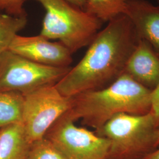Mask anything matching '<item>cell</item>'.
<instances>
[{
	"instance_id": "obj_1",
	"label": "cell",
	"mask_w": 159,
	"mask_h": 159,
	"mask_svg": "<svg viewBox=\"0 0 159 159\" xmlns=\"http://www.w3.org/2000/svg\"><path fill=\"white\" fill-rule=\"evenodd\" d=\"M140 40L127 16L116 17L97 34L84 56L56 87L63 96L72 97L108 86L124 73L127 60Z\"/></svg>"
},
{
	"instance_id": "obj_2",
	"label": "cell",
	"mask_w": 159,
	"mask_h": 159,
	"mask_svg": "<svg viewBox=\"0 0 159 159\" xmlns=\"http://www.w3.org/2000/svg\"><path fill=\"white\" fill-rule=\"evenodd\" d=\"M152 90L123 73L111 84L72 97L68 113L75 121L99 130L120 113L143 114L152 110Z\"/></svg>"
},
{
	"instance_id": "obj_3",
	"label": "cell",
	"mask_w": 159,
	"mask_h": 159,
	"mask_svg": "<svg viewBox=\"0 0 159 159\" xmlns=\"http://www.w3.org/2000/svg\"><path fill=\"white\" fill-rule=\"evenodd\" d=\"M159 118L151 110L117 114L95 132L110 141L108 157L141 159L159 146Z\"/></svg>"
},
{
	"instance_id": "obj_4",
	"label": "cell",
	"mask_w": 159,
	"mask_h": 159,
	"mask_svg": "<svg viewBox=\"0 0 159 159\" xmlns=\"http://www.w3.org/2000/svg\"><path fill=\"white\" fill-rule=\"evenodd\" d=\"M34 1L46 11L40 35L58 40L72 54L89 46L102 26V21L67 0Z\"/></svg>"
},
{
	"instance_id": "obj_5",
	"label": "cell",
	"mask_w": 159,
	"mask_h": 159,
	"mask_svg": "<svg viewBox=\"0 0 159 159\" xmlns=\"http://www.w3.org/2000/svg\"><path fill=\"white\" fill-rule=\"evenodd\" d=\"M71 68L44 66L8 50L0 54V91L25 96L41 88L56 85Z\"/></svg>"
},
{
	"instance_id": "obj_6",
	"label": "cell",
	"mask_w": 159,
	"mask_h": 159,
	"mask_svg": "<svg viewBox=\"0 0 159 159\" xmlns=\"http://www.w3.org/2000/svg\"><path fill=\"white\" fill-rule=\"evenodd\" d=\"M44 137L66 159H107L109 155L108 139L77 126L68 111L52 125Z\"/></svg>"
},
{
	"instance_id": "obj_7",
	"label": "cell",
	"mask_w": 159,
	"mask_h": 159,
	"mask_svg": "<svg viewBox=\"0 0 159 159\" xmlns=\"http://www.w3.org/2000/svg\"><path fill=\"white\" fill-rule=\"evenodd\" d=\"M24 96L23 123L31 143L44 138L72 103L71 97L63 96L55 85L41 88Z\"/></svg>"
},
{
	"instance_id": "obj_8",
	"label": "cell",
	"mask_w": 159,
	"mask_h": 159,
	"mask_svg": "<svg viewBox=\"0 0 159 159\" xmlns=\"http://www.w3.org/2000/svg\"><path fill=\"white\" fill-rule=\"evenodd\" d=\"M8 50L44 66L68 67L73 62L72 53L60 42H51L43 36L16 35Z\"/></svg>"
},
{
	"instance_id": "obj_9",
	"label": "cell",
	"mask_w": 159,
	"mask_h": 159,
	"mask_svg": "<svg viewBox=\"0 0 159 159\" xmlns=\"http://www.w3.org/2000/svg\"><path fill=\"white\" fill-rule=\"evenodd\" d=\"M124 73L151 90L159 84V55L145 40L140 39L131 53Z\"/></svg>"
},
{
	"instance_id": "obj_10",
	"label": "cell",
	"mask_w": 159,
	"mask_h": 159,
	"mask_svg": "<svg viewBox=\"0 0 159 159\" xmlns=\"http://www.w3.org/2000/svg\"><path fill=\"white\" fill-rule=\"evenodd\" d=\"M124 14L140 39L148 43L159 55V6L146 0H127Z\"/></svg>"
},
{
	"instance_id": "obj_11",
	"label": "cell",
	"mask_w": 159,
	"mask_h": 159,
	"mask_svg": "<svg viewBox=\"0 0 159 159\" xmlns=\"http://www.w3.org/2000/svg\"><path fill=\"white\" fill-rule=\"evenodd\" d=\"M31 144L23 123L6 125L0 129V159H25Z\"/></svg>"
},
{
	"instance_id": "obj_12",
	"label": "cell",
	"mask_w": 159,
	"mask_h": 159,
	"mask_svg": "<svg viewBox=\"0 0 159 159\" xmlns=\"http://www.w3.org/2000/svg\"><path fill=\"white\" fill-rule=\"evenodd\" d=\"M24 96L14 91H0V129L6 125L23 123Z\"/></svg>"
},
{
	"instance_id": "obj_13",
	"label": "cell",
	"mask_w": 159,
	"mask_h": 159,
	"mask_svg": "<svg viewBox=\"0 0 159 159\" xmlns=\"http://www.w3.org/2000/svg\"><path fill=\"white\" fill-rule=\"evenodd\" d=\"M127 0H85L83 10L102 22L124 14Z\"/></svg>"
},
{
	"instance_id": "obj_14",
	"label": "cell",
	"mask_w": 159,
	"mask_h": 159,
	"mask_svg": "<svg viewBox=\"0 0 159 159\" xmlns=\"http://www.w3.org/2000/svg\"><path fill=\"white\" fill-rule=\"evenodd\" d=\"M27 17H14L0 12V54L8 50L15 36L27 24Z\"/></svg>"
},
{
	"instance_id": "obj_15",
	"label": "cell",
	"mask_w": 159,
	"mask_h": 159,
	"mask_svg": "<svg viewBox=\"0 0 159 159\" xmlns=\"http://www.w3.org/2000/svg\"><path fill=\"white\" fill-rule=\"evenodd\" d=\"M25 159H66L56 146L45 137L31 144Z\"/></svg>"
},
{
	"instance_id": "obj_16",
	"label": "cell",
	"mask_w": 159,
	"mask_h": 159,
	"mask_svg": "<svg viewBox=\"0 0 159 159\" xmlns=\"http://www.w3.org/2000/svg\"><path fill=\"white\" fill-rule=\"evenodd\" d=\"M26 0H0V12L14 17H27V13L24 8V4Z\"/></svg>"
},
{
	"instance_id": "obj_17",
	"label": "cell",
	"mask_w": 159,
	"mask_h": 159,
	"mask_svg": "<svg viewBox=\"0 0 159 159\" xmlns=\"http://www.w3.org/2000/svg\"><path fill=\"white\" fill-rule=\"evenodd\" d=\"M152 110L159 118V84L152 93Z\"/></svg>"
},
{
	"instance_id": "obj_18",
	"label": "cell",
	"mask_w": 159,
	"mask_h": 159,
	"mask_svg": "<svg viewBox=\"0 0 159 159\" xmlns=\"http://www.w3.org/2000/svg\"><path fill=\"white\" fill-rule=\"evenodd\" d=\"M141 159H159V148L146 154Z\"/></svg>"
},
{
	"instance_id": "obj_19",
	"label": "cell",
	"mask_w": 159,
	"mask_h": 159,
	"mask_svg": "<svg viewBox=\"0 0 159 159\" xmlns=\"http://www.w3.org/2000/svg\"><path fill=\"white\" fill-rule=\"evenodd\" d=\"M71 4L76 6L83 10V8L85 5V0H67Z\"/></svg>"
},
{
	"instance_id": "obj_20",
	"label": "cell",
	"mask_w": 159,
	"mask_h": 159,
	"mask_svg": "<svg viewBox=\"0 0 159 159\" xmlns=\"http://www.w3.org/2000/svg\"><path fill=\"white\" fill-rule=\"evenodd\" d=\"M107 159H117V158H111V157H107Z\"/></svg>"
},
{
	"instance_id": "obj_21",
	"label": "cell",
	"mask_w": 159,
	"mask_h": 159,
	"mask_svg": "<svg viewBox=\"0 0 159 159\" xmlns=\"http://www.w3.org/2000/svg\"></svg>"
},
{
	"instance_id": "obj_22",
	"label": "cell",
	"mask_w": 159,
	"mask_h": 159,
	"mask_svg": "<svg viewBox=\"0 0 159 159\" xmlns=\"http://www.w3.org/2000/svg\"><path fill=\"white\" fill-rule=\"evenodd\" d=\"M158 1V2H159V0H157Z\"/></svg>"
},
{
	"instance_id": "obj_23",
	"label": "cell",
	"mask_w": 159,
	"mask_h": 159,
	"mask_svg": "<svg viewBox=\"0 0 159 159\" xmlns=\"http://www.w3.org/2000/svg\"></svg>"
}]
</instances>
